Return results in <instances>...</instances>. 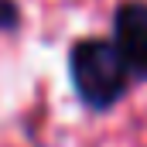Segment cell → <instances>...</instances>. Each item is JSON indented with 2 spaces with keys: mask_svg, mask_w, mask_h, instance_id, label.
I'll list each match as a JSON object with an SVG mask.
<instances>
[{
  "mask_svg": "<svg viewBox=\"0 0 147 147\" xmlns=\"http://www.w3.org/2000/svg\"><path fill=\"white\" fill-rule=\"evenodd\" d=\"M69 69H72L79 99L92 110H106L127 92V62L120 48L110 41H99V38L79 41L72 48Z\"/></svg>",
  "mask_w": 147,
  "mask_h": 147,
  "instance_id": "cell-1",
  "label": "cell"
},
{
  "mask_svg": "<svg viewBox=\"0 0 147 147\" xmlns=\"http://www.w3.org/2000/svg\"><path fill=\"white\" fill-rule=\"evenodd\" d=\"M113 31H116V48H120L127 69L147 79V3L144 0L120 3V10L113 17Z\"/></svg>",
  "mask_w": 147,
  "mask_h": 147,
  "instance_id": "cell-2",
  "label": "cell"
}]
</instances>
